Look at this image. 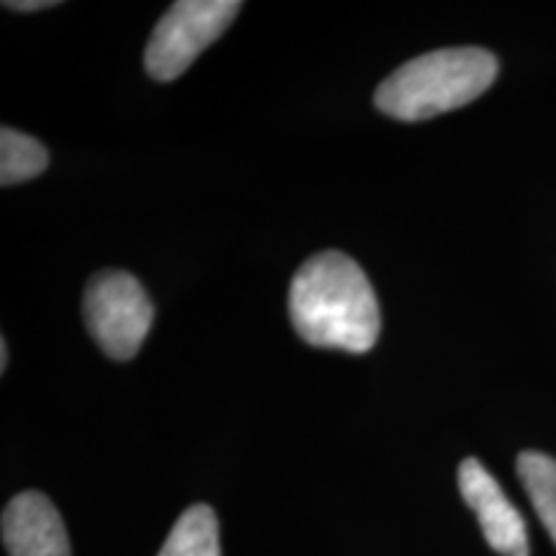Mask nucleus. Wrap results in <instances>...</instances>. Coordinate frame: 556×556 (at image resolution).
<instances>
[{
	"label": "nucleus",
	"mask_w": 556,
	"mask_h": 556,
	"mask_svg": "<svg viewBox=\"0 0 556 556\" xmlns=\"http://www.w3.org/2000/svg\"><path fill=\"white\" fill-rule=\"evenodd\" d=\"M90 338L114 361L137 356L152 328V302L142 283L127 270H101L88 281L83 296Z\"/></svg>",
	"instance_id": "nucleus-3"
},
{
	"label": "nucleus",
	"mask_w": 556,
	"mask_h": 556,
	"mask_svg": "<svg viewBox=\"0 0 556 556\" xmlns=\"http://www.w3.org/2000/svg\"><path fill=\"white\" fill-rule=\"evenodd\" d=\"M497 78L495 54L482 47H451L405 62L377 88L374 103L400 122H426L462 109Z\"/></svg>",
	"instance_id": "nucleus-2"
},
{
	"label": "nucleus",
	"mask_w": 556,
	"mask_h": 556,
	"mask_svg": "<svg viewBox=\"0 0 556 556\" xmlns=\"http://www.w3.org/2000/svg\"><path fill=\"white\" fill-rule=\"evenodd\" d=\"M157 556H222L219 523L208 505H191L170 528Z\"/></svg>",
	"instance_id": "nucleus-7"
},
{
	"label": "nucleus",
	"mask_w": 556,
	"mask_h": 556,
	"mask_svg": "<svg viewBox=\"0 0 556 556\" xmlns=\"http://www.w3.org/2000/svg\"><path fill=\"white\" fill-rule=\"evenodd\" d=\"M9 368V343H5V338L0 340V371H5Z\"/></svg>",
	"instance_id": "nucleus-11"
},
{
	"label": "nucleus",
	"mask_w": 556,
	"mask_h": 556,
	"mask_svg": "<svg viewBox=\"0 0 556 556\" xmlns=\"http://www.w3.org/2000/svg\"><path fill=\"white\" fill-rule=\"evenodd\" d=\"M518 477L531 497L533 510L556 544V458L541 451H523L518 456Z\"/></svg>",
	"instance_id": "nucleus-8"
},
{
	"label": "nucleus",
	"mask_w": 556,
	"mask_h": 556,
	"mask_svg": "<svg viewBox=\"0 0 556 556\" xmlns=\"http://www.w3.org/2000/svg\"><path fill=\"white\" fill-rule=\"evenodd\" d=\"M3 5L11 11H39V9H50V5H58V3H54V0H26V3L13 0V3H3Z\"/></svg>",
	"instance_id": "nucleus-10"
},
{
	"label": "nucleus",
	"mask_w": 556,
	"mask_h": 556,
	"mask_svg": "<svg viewBox=\"0 0 556 556\" xmlns=\"http://www.w3.org/2000/svg\"><path fill=\"white\" fill-rule=\"evenodd\" d=\"M458 492L479 520L486 544L503 556H528L526 520L516 505L505 497L497 479L477 458H464L458 464Z\"/></svg>",
	"instance_id": "nucleus-5"
},
{
	"label": "nucleus",
	"mask_w": 556,
	"mask_h": 556,
	"mask_svg": "<svg viewBox=\"0 0 556 556\" xmlns=\"http://www.w3.org/2000/svg\"><path fill=\"white\" fill-rule=\"evenodd\" d=\"M238 0H178L157 21L144 50V70L152 80H176L191 62L214 45L238 18Z\"/></svg>",
	"instance_id": "nucleus-4"
},
{
	"label": "nucleus",
	"mask_w": 556,
	"mask_h": 556,
	"mask_svg": "<svg viewBox=\"0 0 556 556\" xmlns=\"http://www.w3.org/2000/svg\"><path fill=\"white\" fill-rule=\"evenodd\" d=\"M294 330L317 348L366 353L377 343L381 312L364 268L345 253L312 255L289 289Z\"/></svg>",
	"instance_id": "nucleus-1"
},
{
	"label": "nucleus",
	"mask_w": 556,
	"mask_h": 556,
	"mask_svg": "<svg viewBox=\"0 0 556 556\" xmlns=\"http://www.w3.org/2000/svg\"><path fill=\"white\" fill-rule=\"evenodd\" d=\"M50 165V152L39 139L3 127L0 131V184L16 186L37 178Z\"/></svg>",
	"instance_id": "nucleus-9"
},
{
	"label": "nucleus",
	"mask_w": 556,
	"mask_h": 556,
	"mask_svg": "<svg viewBox=\"0 0 556 556\" xmlns=\"http://www.w3.org/2000/svg\"><path fill=\"white\" fill-rule=\"evenodd\" d=\"M9 556H73L58 507L41 492H21L3 510Z\"/></svg>",
	"instance_id": "nucleus-6"
}]
</instances>
